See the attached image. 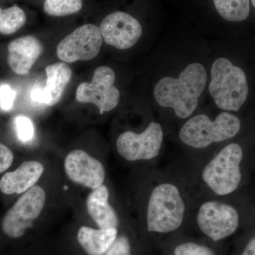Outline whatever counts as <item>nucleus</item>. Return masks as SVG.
I'll use <instances>...</instances> for the list:
<instances>
[{
    "instance_id": "bb28decb",
    "label": "nucleus",
    "mask_w": 255,
    "mask_h": 255,
    "mask_svg": "<svg viewBox=\"0 0 255 255\" xmlns=\"http://www.w3.org/2000/svg\"><path fill=\"white\" fill-rule=\"evenodd\" d=\"M241 255H255V237L249 242Z\"/></svg>"
},
{
    "instance_id": "a878e982",
    "label": "nucleus",
    "mask_w": 255,
    "mask_h": 255,
    "mask_svg": "<svg viewBox=\"0 0 255 255\" xmlns=\"http://www.w3.org/2000/svg\"><path fill=\"white\" fill-rule=\"evenodd\" d=\"M31 100L35 103L43 104V93L41 87H35L31 94Z\"/></svg>"
},
{
    "instance_id": "2eb2a0df",
    "label": "nucleus",
    "mask_w": 255,
    "mask_h": 255,
    "mask_svg": "<svg viewBox=\"0 0 255 255\" xmlns=\"http://www.w3.org/2000/svg\"><path fill=\"white\" fill-rule=\"evenodd\" d=\"M87 209L90 217L100 228H117V213L109 203V190L105 185L94 189L87 199Z\"/></svg>"
},
{
    "instance_id": "ddd939ff",
    "label": "nucleus",
    "mask_w": 255,
    "mask_h": 255,
    "mask_svg": "<svg viewBox=\"0 0 255 255\" xmlns=\"http://www.w3.org/2000/svg\"><path fill=\"white\" fill-rule=\"evenodd\" d=\"M42 53L43 46L36 37H20L8 45V65L16 75H26Z\"/></svg>"
},
{
    "instance_id": "b1692460",
    "label": "nucleus",
    "mask_w": 255,
    "mask_h": 255,
    "mask_svg": "<svg viewBox=\"0 0 255 255\" xmlns=\"http://www.w3.org/2000/svg\"><path fill=\"white\" fill-rule=\"evenodd\" d=\"M105 255H131L128 239L124 236L117 238Z\"/></svg>"
},
{
    "instance_id": "6e6552de",
    "label": "nucleus",
    "mask_w": 255,
    "mask_h": 255,
    "mask_svg": "<svg viewBox=\"0 0 255 255\" xmlns=\"http://www.w3.org/2000/svg\"><path fill=\"white\" fill-rule=\"evenodd\" d=\"M102 41L100 27L90 23L83 25L60 42L57 55L64 63L88 61L99 54Z\"/></svg>"
},
{
    "instance_id": "39448f33",
    "label": "nucleus",
    "mask_w": 255,
    "mask_h": 255,
    "mask_svg": "<svg viewBox=\"0 0 255 255\" xmlns=\"http://www.w3.org/2000/svg\"><path fill=\"white\" fill-rule=\"evenodd\" d=\"M243 156L241 146L233 142L226 146L206 166L202 178L215 194L227 195L239 187L242 178L240 165Z\"/></svg>"
},
{
    "instance_id": "393cba45",
    "label": "nucleus",
    "mask_w": 255,
    "mask_h": 255,
    "mask_svg": "<svg viewBox=\"0 0 255 255\" xmlns=\"http://www.w3.org/2000/svg\"><path fill=\"white\" fill-rule=\"evenodd\" d=\"M14 159L13 152L9 147L0 143V173L9 169Z\"/></svg>"
},
{
    "instance_id": "1a4fd4ad",
    "label": "nucleus",
    "mask_w": 255,
    "mask_h": 255,
    "mask_svg": "<svg viewBox=\"0 0 255 255\" xmlns=\"http://www.w3.org/2000/svg\"><path fill=\"white\" fill-rule=\"evenodd\" d=\"M163 140L160 124L151 122L141 133L124 132L117 138L119 153L128 161L148 160L159 155Z\"/></svg>"
},
{
    "instance_id": "9b49d317",
    "label": "nucleus",
    "mask_w": 255,
    "mask_h": 255,
    "mask_svg": "<svg viewBox=\"0 0 255 255\" xmlns=\"http://www.w3.org/2000/svg\"><path fill=\"white\" fill-rule=\"evenodd\" d=\"M100 29L105 43L119 50L131 48L142 33L139 21L123 11H116L106 16L101 22Z\"/></svg>"
},
{
    "instance_id": "4468645a",
    "label": "nucleus",
    "mask_w": 255,
    "mask_h": 255,
    "mask_svg": "<svg viewBox=\"0 0 255 255\" xmlns=\"http://www.w3.org/2000/svg\"><path fill=\"white\" fill-rule=\"evenodd\" d=\"M44 167L37 161H25L14 172H7L0 179V191L5 194H21L34 187Z\"/></svg>"
},
{
    "instance_id": "20e7f679",
    "label": "nucleus",
    "mask_w": 255,
    "mask_h": 255,
    "mask_svg": "<svg viewBox=\"0 0 255 255\" xmlns=\"http://www.w3.org/2000/svg\"><path fill=\"white\" fill-rule=\"evenodd\" d=\"M185 206L179 189L169 183L151 193L147 212V231L167 233L177 230L184 219Z\"/></svg>"
},
{
    "instance_id": "cd10ccee",
    "label": "nucleus",
    "mask_w": 255,
    "mask_h": 255,
    "mask_svg": "<svg viewBox=\"0 0 255 255\" xmlns=\"http://www.w3.org/2000/svg\"><path fill=\"white\" fill-rule=\"evenodd\" d=\"M252 4L255 8V0H251Z\"/></svg>"
},
{
    "instance_id": "412c9836",
    "label": "nucleus",
    "mask_w": 255,
    "mask_h": 255,
    "mask_svg": "<svg viewBox=\"0 0 255 255\" xmlns=\"http://www.w3.org/2000/svg\"><path fill=\"white\" fill-rule=\"evenodd\" d=\"M15 128L18 139L23 142L33 140L35 135V128L31 119L25 116H18L14 120Z\"/></svg>"
},
{
    "instance_id": "423d86ee",
    "label": "nucleus",
    "mask_w": 255,
    "mask_h": 255,
    "mask_svg": "<svg viewBox=\"0 0 255 255\" xmlns=\"http://www.w3.org/2000/svg\"><path fill=\"white\" fill-rule=\"evenodd\" d=\"M46 197L45 191L39 186H34L26 191L3 219L1 228L5 234L12 238L23 236L41 214Z\"/></svg>"
},
{
    "instance_id": "6ab92c4d",
    "label": "nucleus",
    "mask_w": 255,
    "mask_h": 255,
    "mask_svg": "<svg viewBox=\"0 0 255 255\" xmlns=\"http://www.w3.org/2000/svg\"><path fill=\"white\" fill-rule=\"evenodd\" d=\"M26 21L24 11L17 5L7 9L0 7V33L11 35L19 30Z\"/></svg>"
},
{
    "instance_id": "0eeeda50",
    "label": "nucleus",
    "mask_w": 255,
    "mask_h": 255,
    "mask_svg": "<svg viewBox=\"0 0 255 255\" xmlns=\"http://www.w3.org/2000/svg\"><path fill=\"white\" fill-rule=\"evenodd\" d=\"M115 73L110 67L96 69L91 82H82L76 91L80 103H91L100 109L101 114L113 110L118 105L120 92L115 86Z\"/></svg>"
},
{
    "instance_id": "f8f14e48",
    "label": "nucleus",
    "mask_w": 255,
    "mask_h": 255,
    "mask_svg": "<svg viewBox=\"0 0 255 255\" xmlns=\"http://www.w3.org/2000/svg\"><path fill=\"white\" fill-rule=\"evenodd\" d=\"M65 170L69 179L94 189L103 185L106 172L103 164L82 150L70 152L65 160Z\"/></svg>"
},
{
    "instance_id": "a211bd4d",
    "label": "nucleus",
    "mask_w": 255,
    "mask_h": 255,
    "mask_svg": "<svg viewBox=\"0 0 255 255\" xmlns=\"http://www.w3.org/2000/svg\"><path fill=\"white\" fill-rule=\"evenodd\" d=\"M219 14L226 21L241 22L249 16L251 0H213Z\"/></svg>"
},
{
    "instance_id": "f3484780",
    "label": "nucleus",
    "mask_w": 255,
    "mask_h": 255,
    "mask_svg": "<svg viewBox=\"0 0 255 255\" xmlns=\"http://www.w3.org/2000/svg\"><path fill=\"white\" fill-rule=\"evenodd\" d=\"M118 236L117 228H94L82 226L78 241L88 255H105Z\"/></svg>"
},
{
    "instance_id": "5701e85b",
    "label": "nucleus",
    "mask_w": 255,
    "mask_h": 255,
    "mask_svg": "<svg viewBox=\"0 0 255 255\" xmlns=\"http://www.w3.org/2000/svg\"><path fill=\"white\" fill-rule=\"evenodd\" d=\"M16 93L7 84L0 85V108L4 112H9L13 108Z\"/></svg>"
},
{
    "instance_id": "f03ea898",
    "label": "nucleus",
    "mask_w": 255,
    "mask_h": 255,
    "mask_svg": "<svg viewBox=\"0 0 255 255\" xmlns=\"http://www.w3.org/2000/svg\"><path fill=\"white\" fill-rule=\"evenodd\" d=\"M209 92L221 110L238 112L249 95V85L244 70L226 58H218L211 71Z\"/></svg>"
},
{
    "instance_id": "aec40b11",
    "label": "nucleus",
    "mask_w": 255,
    "mask_h": 255,
    "mask_svg": "<svg viewBox=\"0 0 255 255\" xmlns=\"http://www.w3.org/2000/svg\"><path fill=\"white\" fill-rule=\"evenodd\" d=\"M82 8V0H45L43 10L50 16H65L75 14Z\"/></svg>"
},
{
    "instance_id": "dca6fc26",
    "label": "nucleus",
    "mask_w": 255,
    "mask_h": 255,
    "mask_svg": "<svg viewBox=\"0 0 255 255\" xmlns=\"http://www.w3.org/2000/svg\"><path fill=\"white\" fill-rule=\"evenodd\" d=\"M46 86L42 89L43 104L53 106L59 102L65 88L71 80V68L66 63L60 62L48 65L46 68Z\"/></svg>"
},
{
    "instance_id": "f257e3e1",
    "label": "nucleus",
    "mask_w": 255,
    "mask_h": 255,
    "mask_svg": "<svg viewBox=\"0 0 255 255\" xmlns=\"http://www.w3.org/2000/svg\"><path fill=\"white\" fill-rule=\"evenodd\" d=\"M207 73L199 63H191L176 79H161L155 87V98L161 107L173 109L179 118L187 119L194 113L199 98L205 89Z\"/></svg>"
},
{
    "instance_id": "7ed1b4c3",
    "label": "nucleus",
    "mask_w": 255,
    "mask_h": 255,
    "mask_svg": "<svg viewBox=\"0 0 255 255\" xmlns=\"http://www.w3.org/2000/svg\"><path fill=\"white\" fill-rule=\"evenodd\" d=\"M240 119L228 112H222L211 122L204 114L189 119L179 132L181 140L194 148H204L213 142H219L236 136L241 130Z\"/></svg>"
},
{
    "instance_id": "9d476101",
    "label": "nucleus",
    "mask_w": 255,
    "mask_h": 255,
    "mask_svg": "<svg viewBox=\"0 0 255 255\" xmlns=\"http://www.w3.org/2000/svg\"><path fill=\"white\" fill-rule=\"evenodd\" d=\"M197 222L201 231L216 242L236 232L239 226V214L232 206L217 201H208L199 209Z\"/></svg>"
},
{
    "instance_id": "4be33fe9",
    "label": "nucleus",
    "mask_w": 255,
    "mask_h": 255,
    "mask_svg": "<svg viewBox=\"0 0 255 255\" xmlns=\"http://www.w3.org/2000/svg\"><path fill=\"white\" fill-rule=\"evenodd\" d=\"M174 255H215L214 252L207 247L194 243L179 245L174 251Z\"/></svg>"
}]
</instances>
